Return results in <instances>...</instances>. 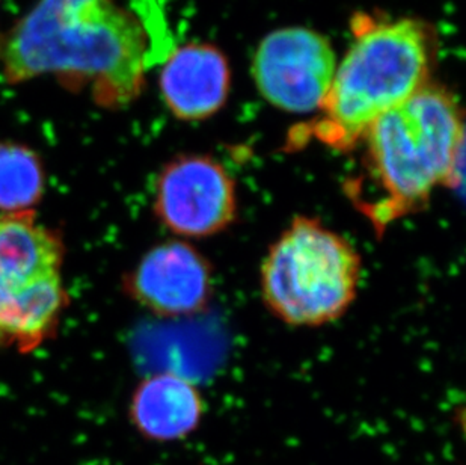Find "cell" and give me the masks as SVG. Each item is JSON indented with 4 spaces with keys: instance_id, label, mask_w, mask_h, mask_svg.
I'll return each mask as SVG.
<instances>
[{
    "instance_id": "obj_1",
    "label": "cell",
    "mask_w": 466,
    "mask_h": 465,
    "mask_svg": "<svg viewBox=\"0 0 466 465\" xmlns=\"http://www.w3.org/2000/svg\"><path fill=\"white\" fill-rule=\"evenodd\" d=\"M148 38L115 0H38L0 34V78L9 85L50 76L103 109H123L146 88Z\"/></svg>"
},
{
    "instance_id": "obj_2",
    "label": "cell",
    "mask_w": 466,
    "mask_h": 465,
    "mask_svg": "<svg viewBox=\"0 0 466 465\" xmlns=\"http://www.w3.org/2000/svg\"><path fill=\"white\" fill-rule=\"evenodd\" d=\"M362 140L380 192L365 213L380 232L426 209L436 188L462 189L465 129L458 101L447 89L429 82L374 121Z\"/></svg>"
},
{
    "instance_id": "obj_3",
    "label": "cell",
    "mask_w": 466,
    "mask_h": 465,
    "mask_svg": "<svg viewBox=\"0 0 466 465\" xmlns=\"http://www.w3.org/2000/svg\"><path fill=\"white\" fill-rule=\"evenodd\" d=\"M431 41L410 18L369 20L337 64L316 137L335 150H350L382 115L429 84Z\"/></svg>"
},
{
    "instance_id": "obj_4",
    "label": "cell",
    "mask_w": 466,
    "mask_h": 465,
    "mask_svg": "<svg viewBox=\"0 0 466 465\" xmlns=\"http://www.w3.org/2000/svg\"><path fill=\"white\" fill-rule=\"evenodd\" d=\"M362 257L348 237L311 216H296L268 246L259 266L261 299L290 326H328L352 307Z\"/></svg>"
},
{
    "instance_id": "obj_5",
    "label": "cell",
    "mask_w": 466,
    "mask_h": 465,
    "mask_svg": "<svg viewBox=\"0 0 466 465\" xmlns=\"http://www.w3.org/2000/svg\"><path fill=\"white\" fill-rule=\"evenodd\" d=\"M153 213L163 229L183 241L218 236L238 221V183L213 156L178 154L156 177Z\"/></svg>"
},
{
    "instance_id": "obj_6",
    "label": "cell",
    "mask_w": 466,
    "mask_h": 465,
    "mask_svg": "<svg viewBox=\"0 0 466 465\" xmlns=\"http://www.w3.org/2000/svg\"><path fill=\"white\" fill-rule=\"evenodd\" d=\"M330 41L309 27L268 32L252 57V79L264 100L289 114H309L325 105L337 70Z\"/></svg>"
},
{
    "instance_id": "obj_7",
    "label": "cell",
    "mask_w": 466,
    "mask_h": 465,
    "mask_svg": "<svg viewBox=\"0 0 466 465\" xmlns=\"http://www.w3.org/2000/svg\"><path fill=\"white\" fill-rule=\"evenodd\" d=\"M124 294L162 319L203 315L215 296V268L189 241L151 246L123 278Z\"/></svg>"
},
{
    "instance_id": "obj_8",
    "label": "cell",
    "mask_w": 466,
    "mask_h": 465,
    "mask_svg": "<svg viewBox=\"0 0 466 465\" xmlns=\"http://www.w3.org/2000/svg\"><path fill=\"white\" fill-rule=\"evenodd\" d=\"M158 88L167 110L183 121H203L228 100L231 68L224 53L208 43L177 47L163 64Z\"/></svg>"
},
{
    "instance_id": "obj_9",
    "label": "cell",
    "mask_w": 466,
    "mask_h": 465,
    "mask_svg": "<svg viewBox=\"0 0 466 465\" xmlns=\"http://www.w3.org/2000/svg\"><path fill=\"white\" fill-rule=\"evenodd\" d=\"M66 243L35 211L0 213V315L23 290L61 274Z\"/></svg>"
},
{
    "instance_id": "obj_10",
    "label": "cell",
    "mask_w": 466,
    "mask_h": 465,
    "mask_svg": "<svg viewBox=\"0 0 466 465\" xmlns=\"http://www.w3.org/2000/svg\"><path fill=\"white\" fill-rule=\"evenodd\" d=\"M208 402L180 373L158 372L137 382L128 402V420L151 443L183 441L198 430Z\"/></svg>"
},
{
    "instance_id": "obj_11",
    "label": "cell",
    "mask_w": 466,
    "mask_h": 465,
    "mask_svg": "<svg viewBox=\"0 0 466 465\" xmlns=\"http://www.w3.org/2000/svg\"><path fill=\"white\" fill-rule=\"evenodd\" d=\"M70 304L61 274L23 290L0 315V347L29 354L56 336Z\"/></svg>"
},
{
    "instance_id": "obj_12",
    "label": "cell",
    "mask_w": 466,
    "mask_h": 465,
    "mask_svg": "<svg viewBox=\"0 0 466 465\" xmlns=\"http://www.w3.org/2000/svg\"><path fill=\"white\" fill-rule=\"evenodd\" d=\"M47 188L40 153L17 140H0V213L35 211Z\"/></svg>"
}]
</instances>
